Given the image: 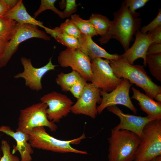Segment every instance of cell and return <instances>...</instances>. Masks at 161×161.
<instances>
[{
  "instance_id": "cell-6",
  "label": "cell",
  "mask_w": 161,
  "mask_h": 161,
  "mask_svg": "<svg viewBox=\"0 0 161 161\" xmlns=\"http://www.w3.org/2000/svg\"><path fill=\"white\" fill-rule=\"evenodd\" d=\"M47 105L41 102L20 110L18 128L16 130L29 134L35 128L46 126L52 131H55L57 126L48 119L46 113Z\"/></svg>"
},
{
  "instance_id": "cell-32",
  "label": "cell",
  "mask_w": 161,
  "mask_h": 161,
  "mask_svg": "<svg viewBox=\"0 0 161 161\" xmlns=\"http://www.w3.org/2000/svg\"><path fill=\"white\" fill-rule=\"evenodd\" d=\"M78 5L76 4L75 0H66L65 8L64 10L62 11L61 18L69 17L76 12Z\"/></svg>"
},
{
  "instance_id": "cell-33",
  "label": "cell",
  "mask_w": 161,
  "mask_h": 161,
  "mask_svg": "<svg viewBox=\"0 0 161 161\" xmlns=\"http://www.w3.org/2000/svg\"><path fill=\"white\" fill-rule=\"evenodd\" d=\"M149 33L152 43L161 44V25Z\"/></svg>"
},
{
  "instance_id": "cell-3",
  "label": "cell",
  "mask_w": 161,
  "mask_h": 161,
  "mask_svg": "<svg viewBox=\"0 0 161 161\" xmlns=\"http://www.w3.org/2000/svg\"><path fill=\"white\" fill-rule=\"evenodd\" d=\"M109 161H134L141 138L127 130H111L107 139Z\"/></svg>"
},
{
  "instance_id": "cell-24",
  "label": "cell",
  "mask_w": 161,
  "mask_h": 161,
  "mask_svg": "<svg viewBox=\"0 0 161 161\" xmlns=\"http://www.w3.org/2000/svg\"><path fill=\"white\" fill-rule=\"evenodd\" d=\"M70 20L81 33L92 38L98 35L93 26L88 20L83 19L78 14H76L71 16Z\"/></svg>"
},
{
  "instance_id": "cell-5",
  "label": "cell",
  "mask_w": 161,
  "mask_h": 161,
  "mask_svg": "<svg viewBox=\"0 0 161 161\" xmlns=\"http://www.w3.org/2000/svg\"><path fill=\"white\" fill-rule=\"evenodd\" d=\"M160 155L161 120H154L148 123L144 127L134 161H150Z\"/></svg>"
},
{
  "instance_id": "cell-28",
  "label": "cell",
  "mask_w": 161,
  "mask_h": 161,
  "mask_svg": "<svg viewBox=\"0 0 161 161\" xmlns=\"http://www.w3.org/2000/svg\"><path fill=\"white\" fill-rule=\"evenodd\" d=\"M1 150L3 153L0 161H20L19 158L11 152L10 145L7 140H2Z\"/></svg>"
},
{
  "instance_id": "cell-8",
  "label": "cell",
  "mask_w": 161,
  "mask_h": 161,
  "mask_svg": "<svg viewBox=\"0 0 161 161\" xmlns=\"http://www.w3.org/2000/svg\"><path fill=\"white\" fill-rule=\"evenodd\" d=\"M58 61L61 66L71 67L87 81L91 82L92 76L91 60L79 49L66 48L60 52Z\"/></svg>"
},
{
  "instance_id": "cell-12",
  "label": "cell",
  "mask_w": 161,
  "mask_h": 161,
  "mask_svg": "<svg viewBox=\"0 0 161 161\" xmlns=\"http://www.w3.org/2000/svg\"><path fill=\"white\" fill-rule=\"evenodd\" d=\"M40 100L47 105L46 111L48 119L55 123L60 122L71 112L74 103L66 95L55 91L44 95Z\"/></svg>"
},
{
  "instance_id": "cell-16",
  "label": "cell",
  "mask_w": 161,
  "mask_h": 161,
  "mask_svg": "<svg viewBox=\"0 0 161 161\" xmlns=\"http://www.w3.org/2000/svg\"><path fill=\"white\" fill-rule=\"evenodd\" d=\"M0 131L3 132L13 138L16 141V146H14L12 153L18 151L21 156L20 161H32L31 155L33 153L32 147L28 141L29 135L19 131L16 132L8 126H3L0 127Z\"/></svg>"
},
{
  "instance_id": "cell-13",
  "label": "cell",
  "mask_w": 161,
  "mask_h": 161,
  "mask_svg": "<svg viewBox=\"0 0 161 161\" xmlns=\"http://www.w3.org/2000/svg\"><path fill=\"white\" fill-rule=\"evenodd\" d=\"M52 57L45 66L40 68H35L32 65L30 58L24 57L21 59L24 70L14 75L16 79L22 78L25 81V85L31 90L38 92L42 89L41 80L43 76L49 71L55 70L58 65H53L52 62Z\"/></svg>"
},
{
  "instance_id": "cell-20",
  "label": "cell",
  "mask_w": 161,
  "mask_h": 161,
  "mask_svg": "<svg viewBox=\"0 0 161 161\" xmlns=\"http://www.w3.org/2000/svg\"><path fill=\"white\" fill-rule=\"evenodd\" d=\"M20 24L14 20L0 16V40L8 42L16 32Z\"/></svg>"
},
{
  "instance_id": "cell-36",
  "label": "cell",
  "mask_w": 161,
  "mask_h": 161,
  "mask_svg": "<svg viewBox=\"0 0 161 161\" xmlns=\"http://www.w3.org/2000/svg\"><path fill=\"white\" fill-rule=\"evenodd\" d=\"M8 42L0 40V60L4 56L7 48Z\"/></svg>"
},
{
  "instance_id": "cell-35",
  "label": "cell",
  "mask_w": 161,
  "mask_h": 161,
  "mask_svg": "<svg viewBox=\"0 0 161 161\" xmlns=\"http://www.w3.org/2000/svg\"><path fill=\"white\" fill-rule=\"evenodd\" d=\"M10 10L14 8L18 3L19 0H0Z\"/></svg>"
},
{
  "instance_id": "cell-25",
  "label": "cell",
  "mask_w": 161,
  "mask_h": 161,
  "mask_svg": "<svg viewBox=\"0 0 161 161\" xmlns=\"http://www.w3.org/2000/svg\"><path fill=\"white\" fill-rule=\"evenodd\" d=\"M146 63L148 65L151 75L161 82V53L146 55Z\"/></svg>"
},
{
  "instance_id": "cell-9",
  "label": "cell",
  "mask_w": 161,
  "mask_h": 161,
  "mask_svg": "<svg viewBox=\"0 0 161 161\" xmlns=\"http://www.w3.org/2000/svg\"><path fill=\"white\" fill-rule=\"evenodd\" d=\"M33 38L45 40H49L51 39L44 31L39 30L38 26L29 24H20L16 32L8 42L6 51L0 60V69L6 65L12 56L18 49L21 43Z\"/></svg>"
},
{
  "instance_id": "cell-14",
  "label": "cell",
  "mask_w": 161,
  "mask_h": 161,
  "mask_svg": "<svg viewBox=\"0 0 161 161\" xmlns=\"http://www.w3.org/2000/svg\"><path fill=\"white\" fill-rule=\"evenodd\" d=\"M107 109L108 111L116 115L120 119V123L112 129L128 130L136 134L141 138L145 125L151 121L154 120L147 116L142 117L125 114L116 105L107 107Z\"/></svg>"
},
{
  "instance_id": "cell-17",
  "label": "cell",
  "mask_w": 161,
  "mask_h": 161,
  "mask_svg": "<svg viewBox=\"0 0 161 161\" xmlns=\"http://www.w3.org/2000/svg\"><path fill=\"white\" fill-rule=\"evenodd\" d=\"M79 46L78 49L88 56L90 60L100 58L109 60L119 59L120 55L117 54H110L104 49L95 43L89 36L81 33L78 39Z\"/></svg>"
},
{
  "instance_id": "cell-11",
  "label": "cell",
  "mask_w": 161,
  "mask_h": 161,
  "mask_svg": "<svg viewBox=\"0 0 161 161\" xmlns=\"http://www.w3.org/2000/svg\"><path fill=\"white\" fill-rule=\"evenodd\" d=\"M100 90L92 83H87L82 94L72 106L71 112L75 114H84L95 118L98 114L97 104H100L102 101Z\"/></svg>"
},
{
  "instance_id": "cell-23",
  "label": "cell",
  "mask_w": 161,
  "mask_h": 161,
  "mask_svg": "<svg viewBox=\"0 0 161 161\" xmlns=\"http://www.w3.org/2000/svg\"><path fill=\"white\" fill-rule=\"evenodd\" d=\"M81 76L78 72L73 70L68 73L61 72L57 75L56 82L60 86L62 91L67 92L70 91L72 86Z\"/></svg>"
},
{
  "instance_id": "cell-37",
  "label": "cell",
  "mask_w": 161,
  "mask_h": 161,
  "mask_svg": "<svg viewBox=\"0 0 161 161\" xmlns=\"http://www.w3.org/2000/svg\"><path fill=\"white\" fill-rule=\"evenodd\" d=\"M9 10L8 8L0 0V16H4Z\"/></svg>"
},
{
  "instance_id": "cell-7",
  "label": "cell",
  "mask_w": 161,
  "mask_h": 161,
  "mask_svg": "<svg viewBox=\"0 0 161 161\" xmlns=\"http://www.w3.org/2000/svg\"><path fill=\"white\" fill-rule=\"evenodd\" d=\"M92 76L91 83L102 91L110 92L120 85L123 78L117 77L110 65V60L99 58L91 60Z\"/></svg>"
},
{
  "instance_id": "cell-2",
  "label": "cell",
  "mask_w": 161,
  "mask_h": 161,
  "mask_svg": "<svg viewBox=\"0 0 161 161\" xmlns=\"http://www.w3.org/2000/svg\"><path fill=\"white\" fill-rule=\"evenodd\" d=\"M113 73L120 78H126L132 84L142 88L145 94L152 99L161 92V86L155 83L147 74L144 66L131 65L120 59L110 60Z\"/></svg>"
},
{
  "instance_id": "cell-22",
  "label": "cell",
  "mask_w": 161,
  "mask_h": 161,
  "mask_svg": "<svg viewBox=\"0 0 161 161\" xmlns=\"http://www.w3.org/2000/svg\"><path fill=\"white\" fill-rule=\"evenodd\" d=\"M88 21L93 26L97 34L102 37L110 29L112 21L106 16L98 13H92Z\"/></svg>"
},
{
  "instance_id": "cell-4",
  "label": "cell",
  "mask_w": 161,
  "mask_h": 161,
  "mask_svg": "<svg viewBox=\"0 0 161 161\" xmlns=\"http://www.w3.org/2000/svg\"><path fill=\"white\" fill-rule=\"evenodd\" d=\"M29 135V142L33 148L58 153L88 154L87 151L76 149L71 145L72 144H78L84 138V134L76 139L61 140L50 135L46 131L44 127L41 126L33 128Z\"/></svg>"
},
{
  "instance_id": "cell-31",
  "label": "cell",
  "mask_w": 161,
  "mask_h": 161,
  "mask_svg": "<svg viewBox=\"0 0 161 161\" xmlns=\"http://www.w3.org/2000/svg\"><path fill=\"white\" fill-rule=\"evenodd\" d=\"M161 25V10L159 9L157 16L149 24L144 26L140 31L143 33L150 32Z\"/></svg>"
},
{
  "instance_id": "cell-18",
  "label": "cell",
  "mask_w": 161,
  "mask_h": 161,
  "mask_svg": "<svg viewBox=\"0 0 161 161\" xmlns=\"http://www.w3.org/2000/svg\"><path fill=\"white\" fill-rule=\"evenodd\" d=\"M131 89L133 95L131 99H135L138 102L140 109L147 114V116L154 120H161V103L155 101L134 87Z\"/></svg>"
},
{
  "instance_id": "cell-19",
  "label": "cell",
  "mask_w": 161,
  "mask_h": 161,
  "mask_svg": "<svg viewBox=\"0 0 161 161\" xmlns=\"http://www.w3.org/2000/svg\"><path fill=\"white\" fill-rule=\"evenodd\" d=\"M4 16L16 21L20 24L34 25L44 29L46 27L43 25V22L36 20L28 13L22 0H19L17 4L9 10Z\"/></svg>"
},
{
  "instance_id": "cell-38",
  "label": "cell",
  "mask_w": 161,
  "mask_h": 161,
  "mask_svg": "<svg viewBox=\"0 0 161 161\" xmlns=\"http://www.w3.org/2000/svg\"><path fill=\"white\" fill-rule=\"evenodd\" d=\"M154 98L157 101V102L161 103V92L157 94Z\"/></svg>"
},
{
  "instance_id": "cell-40",
  "label": "cell",
  "mask_w": 161,
  "mask_h": 161,
  "mask_svg": "<svg viewBox=\"0 0 161 161\" xmlns=\"http://www.w3.org/2000/svg\"><path fill=\"white\" fill-rule=\"evenodd\" d=\"M1 157L0 154V160H1Z\"/></svg>"
},
{
  "instance_id": "cell-21",
  "label": "cell",
  "mask_w": 161,
  "mask_h": 161,
  "mask_svg": "<svg viewBox=\"0 0 161 161\" xmlns=\"http://www.w3.org/2000/svg\"><path fill=\"white\" fill-rule=\"evenodd\" d=\"M44 30L47 33L50 34L58 42L67 48L78 49L79 43L78 39L61 31L57 27L53 29L46 27Z\"/></svg>"
},
{
  "instance_id": "cell-10",
  "label": "cell",
  "mask_w": 161,
  "mask_h": 161,
  "mask_svg": "<svg viewBox=\"0 0 161 161\" xmlns=\"http://www.w3.org/2000/svg\"><path fill=\"white\" fill-rule=\"evenodd\" d=\"M132 84L128 80L123 78L121 83L109 93L101 90L100 94L102 96L101 103L97 107L98 114H100L107 107L121 105L125 106L136 114L137 109L131 101L129 96V90Z\"/></svg>"
},
{
  "instance_id": "cell-1",
  "label": "cell",
  "mask_w": 161,
  "mask_h": 161,
  "mask_svg": "<svg viewBox=\"0 0 161 161\" xmlns=\"http://www.w3.org/2000/svg\"><path fill=\"white\" fill-rule=\"evenodd\" d=\"M113 14L114 18L110 29L98 40L103 45L111 38L115 39L120 43L125 51L129 48L134 35L140 27L141 18L134 17L124 1L120 8Z\"/></svg>"
},
{
  "instance_id": "cell-34",
  "label": "cell",
  "mask_w": 161,
  "mask_h": 161,
  "mask_svg": "<svg viewBox=\"0 0 161 161\" xmlns=\"http://www.w3.org/2000/svg\"><path fill=\"white\" fill-rule=\"evenodd\" d=\"M161 53V44L152 43L148 49L146 55H153Z\"/></svg>"
},
{
  "instance_id": "cell-39",
  "label": "cell",
  "mask_w": 161,
  "mask_h": 161,
  "mask_svg": "<svg viewBox=\"0 0 161 161\" xmlns=\"http://www.w3.org/2000/svg\"><path fill=\"white\" fill-rule=\"evenodd\" d=\"M150 161H161V155L156 157Z\"/></svg>"
},
{
  "instance_id": "cell-15",
  "label": "cell",
  "mask_w": 161,
  "mask_h": 161,
  "mask_svg": "<svg viewBox=\"0 0 161 161\" xmlns=\"http://www.w3.org/2000/svg\"><path fill=\"white\" fill-rule=\"evenodd\" d=\"M135 39L132 46L120 55V59L131 65L134 61L141 58L143 60V66H146L147 51L150 45L152 43L149 32L143 33L139 30L135 34Z\"/></svg>"
},
{
  "instance_id": "cell-26",
  "label": "cell",
  "mask_w": 161,
  "mask_h": 161,
  "mask_svg": "<svg viewBox=\"0 0 161 161\" xmlns=\"http://www.w3.org/2000/svg\"><path fill=\"white\" fill-rule=\"evenodd\" d=\"M56 0H41L39 8L34 14V18L37 17L40 14L46 10H49L58 15L61 18L62 11H59L55 6Z\"/></svg>"
},
{
  "instance_id": "cell-29",
  "label": "cell",
  "mask_w": 161,
  "mask_h": 161,
  "mask_svg": "<svg viewBox=\"0 0 161 161\" xmlns=\"http://www.w3.org/2000/svg\"><path fill=\"white\" fill-rule=\"evenodd\" d=\"M148 0H126L124 1L128 7L130 13L134 18L137 17L140 13L135 11L143 7L149 1Z\"/></svg>"
},
{
  "instance_id": "cell-27",
  "label": "cell",
  "mask_w": 161,
  "mask_h": 161,
  "mask_svg": "<svg viewBox=\"0 0 161 161\" xmlns=\"http://www.w3.org/2000/svg\"><path fill=\"white\" fill-rule=\"evenodd\" d=\"M57 27L61 31L77 39L80 36L81 33L69 18L66 19Z\"/></svg>"
},
{
  "instance_id": "cell-30",
  "label": "cell",
  "mask_w": 161,
  "mask_h": 161,
  "mask_svg": "<svg viewBox=\"0 0 161 161\" xmlns=\"http://www.w3.org/2000/svg\"><path fill=\"white\" fill-rule=\"evenodd\" d=\"M87 81L81 76L72 86L69 91L74 97L77 99L81 95L87 83Z\"/></svg>"
}]
</instances>
